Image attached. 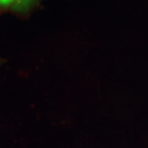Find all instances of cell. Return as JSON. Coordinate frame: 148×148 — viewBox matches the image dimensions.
<instances>
[{
  "label": "cell",
  "instance_id": "6da1fadb",
  "mask_svg": "<svg viewBox=\"0 0 148 148\" xmlns=\"http://www.w3.org/2000/svg\"><path fill=\"white\" fill-rule=\"evenodd\" d=\"M34 0H14L12 8L15 11H26L33 5Z\"/></svg>",
  "mask_w": 148,
  "mask_h": 148
},
{
  "label": "cell",
  "instance_id": "7a4b0ae2",
  "mask_svg": "<svg viewBox=\"0 0 148 148\" xmlns=\"http://www.w3.org/2000/svg\"><path fill=\"white\" fill-rule=\"evenodd\" d=\"M14 0H0V7H9L12 6Z\"/></svg>",
  "mask_w": 148,
  "mask_h": 148
},
{
  "label": "cell",
  "instance_id": "3957f363",
  "mask_svg": "<svg viewBox=\"0 0 148 148\" xmlns=\"http://www.w3.org/2000/svg\"><path fill=\"white\" fill-rule=\"evenodd\" d=\"M3 63V59H1V58H0V65H1Z\"/></svg>",
  "mask_w": 148,
  "mask_h": 148
}]
</instances>
